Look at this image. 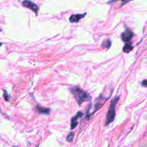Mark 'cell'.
Segmentation results:
<instances>
[{
	"instance_id": "5b68a950",
	"label": "cell",
	"mask_w": 147,
	"mask_h": 147,
	"mask_svg": "<svg viewBox=\"0 0 147 147\" xmlns=\"http://www.w3.org/2000/svg\"><path fill=\"white\" fill-rule=\"evenodd\" d=\"M83 115V114L80 112V111H78L76 114L72 118H71V129H75L78 124V119L79 118H80L81 117H82Z\"/></svg>"
},
{
	"instance_id": "30bf717a",
	"label": "cell",
	"mask_w": 147,
	"mask_h": 147,
	"mask_svg": "<svg viewBox=\"0 0 147 147\" xmlns=\"http://www.w3.org/2000/svg\"><path fill=\"white\" fill-rule=\"evenodd\" d=\"M74 133L73 132H71L67 137V140L68 142H71L74 139Z\"/></svg>"
},
{
	"instance_id": "4fadbf2b",
	"label": "cell",
	"mask_w": 147,
	"mask_h": 147,
	"mask_svg": "<svg viewBox=\"0 0 147 147\" xmlns=\"http://www.w3.org/2000/svg\"><path fill=\"white\" fill-rule=\"evenodd\" d=\"M2 44V42H1V43H0V46H1Z\"/></svg>"
},
{
	"instance_id": "8992f818",
	"label": "cell",
	"mask_w": 147,
	"mask_h": 147,
	"mask_svg": "<svg viewBox=\"0 0 147 147\" xmlns=\"http://www.w3.org/2000/svg\"><path fill=\"white\" fill-rule=\"evenodd\" d=\"M86 15V13H83V14H72L69 18V20L71 22H78L80 20L84 18Z\"/></svg>"
},
{
	"instance_id": "6da1fadb",
	"label": "cell",
	"mask_w": 147,
	"mask_h": 147,
	"mask_svg": "<svg viewBox=\"0 0 147 147\" xmlns=\"http://www.w3.org/2000/svg\"><path fill=\"white\" fill-rule=\"evenodd\" d=\"M69 90L79 105L86 101L90 100L91 99L89 94L79 86L71 87L69 88Z\"/></svg>"
},
{
	"instance_id": "7a4b0ae2",
	"label": "cell",
	"mask_w": 147,
	"mask_h": 147,
	"mask_svg": "<svg viewBox=\"0 0 147 147\" xmlns=\"http://www.w3.org/2000/svg\"><path fill=\"white\" fill-rule=\"evenodd\" d=\"M119 100V97L116 96L111 100L109 110L106 115V125H109L113 122L115 116V106Z\"/></svg>"
},
{
	"instance_id": "7c38bea8",
	"label": "cell",
	"mask_w": 147,
	"mask_h": 147,
	"mask_svg": "<svg viewBox=\"0 0 147 147\" xmlns=\"http://www.w3.org/2000/svg\"><path fill=\"white\" fill-rule=\"evenodd\" d=\"M142 85L143 86H145V87H147V79L146 80H144L142 82Z\"/></svg>"
},
{
	"instance_id": "3957f363",
	"label": "cell",
	"mask_w": 147,
	"mask_h": 147,
	"mask_svg": "<svg viewBox=\"0 0 147 147\" xmlns=\"http://www.w3.org/2000/svg\"><path fill=\"white\" fill-rule=\"evenodd\" d=\"M134 36L133 32L129 28H126L121 34V39L123 41L129 42Z\"/></svg>"
},
{
	"instance_id": "8fae6325",
	"label": "cell",
	"mask_w": 147,
	"mask_h": 147,
	"mask_svg": "<svg viewBox=\"0 0 147 147\" xmlns=\"http://www.w3.org/2000/svg\"><path fill=\"white\" fill-rule=\"evenodd\" d=\"M3 97H4V99L6 100H9V95L7 94V93L6 92V91H4V92H3Z\"/></svg>"
},
{
	"instance_id": "52a82bcc",
	"label": "cell",
	"mask_w": 147,
	"mask_h": 147,
	"mask_svg": "<svg viewBox=\"0 0 147 147\" xmlns=\"http://www.w3.org/2000/svg\"><path fill=\"white\" fill-rule=\"evenodd\" d=\"M133 49V46L130 41L127 42L123 47V51L125 53H128L130 52Z\"/></svg>"
},
{
	"instance_id": "ba28073f",
	"label": "cell",
	"mask_w": 147,
	"mask_h": 147,
	"mask_svg": "<svg viewBox=\"0 0 147 147\" xmlns=\"http://www.w3.org/2000/svg\"><path fill=\"white\" fill-rule=\"evenodd\" d=\"M36 110L37 111H38L40 113H42V114H48L49 113L50 110L48 108H45L40 106L39 105L36 106Z\"/></svg>"
},
{
	"instance_id": "277c9868",
	"label": "cell",
	"mask_w": 147,
	"mask_h": 147,
	"mask_svg": "<svg viewBox=\"0 0 147 147\" xmlns=\"http://www.w3.org/2000/svg\"><path fill=\"white\" fill-rule=\"evenodd\" d=\"M22 3L24 6L33 11L36 15L37 14L38 10V6L37 5V4L30 1H24L22 2Z\"/></svg>"
},
{
	"instance_id": "9c48e42d",
	"label": "cell",
	"mask_w": 147,
	"mask_h": 147,
	"mask_svg": "<svg viewBox=\"0 0 147 147\" xmlns=\"http://www.w3.org/2000/svg\"><path fill=\"white\" fill-rule=\"evenodd\" d=\"M111 44V42L110 40H107L105 41H103L102 44V46L104 48H109Z\"/></svg>"
}]
</instances>
